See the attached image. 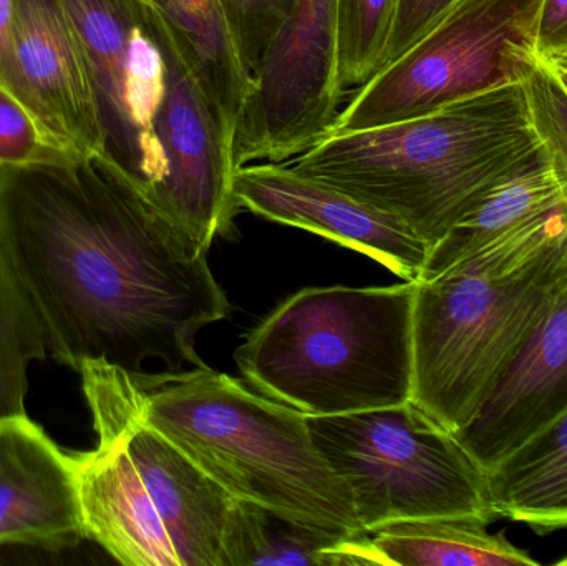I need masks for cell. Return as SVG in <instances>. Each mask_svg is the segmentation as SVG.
<instances>
[{
	"label": "cell",
	"mask_w": 567,
	"mask_h": 566,
	"mask_svg": "<svg viewBox=\"0 0 567 566\" xmlns=\"http://www.w3.org/2000/svg\"><path fill=\"white\" fill-rule=\"evenodd\" d=\"M0 233L53 361L205 368L198 332L231 311L208 251L102 156L0 166Z\"/></svg>",
	"instance_id": "6da1fadb"
},
{
	"label": "cell",
	"mask_w": 567,
	"mask_h": 566,
	"mask_svg": "<svg viewBox=\"0 0 567 566\" xmlns=\"http://www.w3.org/2000/svg\"><path fill=\"white\" fill-rule=\"evenodd\" d=\"M538 143L525 83H515L416 119L326 133L287 163L395 216L432 249Z\"/></svg>",
	"instance_id": "7a4b0ae2"
},
{
	"label": "cell",
	"mask_w": 567,
	"mask_h": 566,
	"mask_svg": "<svg viewBox=\"0 0 567 566\" xmlns=\"http://www.w3.org/2000/svg\"><path fill=\"white\" fill-rule=\"evenodd\" d=\"M567 289V203L512 238L416 281L412 402L456 434Z\"/></svg>",
	"instance_id": "3957f363"
},
{
	"label": "cell",
	"mask_w": 567,
	"mask_h": 566,
	"mask_svg": "<svg viewBox=\"0 0 567 566\" xmlns=\"http://www.w3.org/2000/svg\"><path fill=\"white\" fill-rule=\"evenodd\" d=\"M132 375L145 421L235 501L320 534H363L352 492L313 442L309 415L208 366Z\"/></svg>",
	"instance_id": "277c9868"
},
{
	"label": "cell",
	"mask_w": 567,
	"mask_h": 566,
	"mask_svg": "<svg viewBox=\"0 0 567 566\" xmlns=\"http://www.w3.org/2000/svg\"><path fill=\"white\" fill-rule=\"evenodd\" d=\"M415 289H300L246 336L236 364L259 394L309 418L405 404Z\"/></svg>",
	"instance_id": "5b68a950"
},
{
	"label": "cell",
	"mask_w": 567,
	"mask_h": 566,
	"mask_svg": "<svg viewBox=\"0 0 567 566\" xmlns=\"http://www.w3.org/2000/svg\"><path fill=\"white\" fill-rule=\"evenodd\" d=\"M310 434L352 492L363 534L419 518H498L488 474L415 402L309 418Z\"/></svg>",
	"instance_id": "8992f818"
},
{
	"label": "cell",
	"mask_w": 567,
	"mask_h": 566,
	"mask_svg": "<svg viewBox=\"0 0 567 566\" xmlns=\"http://www.w3.org/2000/svg\"><path fill=\"white\" fill-rule=\"evenodd\" d=\"M543 0H460L402 56L355 90L327 133L416 119L503 86L525 83L536 52Z\"/></svg>",
	"instance_id": "52a82bcc"
},
{
	"label": "cell",
	"mask_w": 567,
	"mask_h": 566,
	"mask_svg": "<svg viewBox=\"0 0 567 566\" xmlns=\"http://www.w3.org/2000/svg\"><path fill=\"white\" fill-rule=\"evenodd\" d=\"M82 47L99 120L100 156L159 209L168 27L146 0H60Z\"/></svg>",
	"instance_id": "ba28073f"
},
{
	"label": "cell",
	"mask_w": 567,
	"mask_h": 566,
	"mask_svg": "<svg viewBox=\"0 0 567 566\" xmlns=\"http://www.w3.org/2000/svg\"><path fill=\"white\" fill-rule=\"evenodd\" d=\"M337 79V0H296L252 76L233 133L235 169L289 162L319 142L342 102Z\"/></svg>",
	"instance_id": "9c48e42d"
},
{
	"label": "cell",
	"mask_w": 567,
	"mask_h": 566,
	"mask_svg": "<svg viewBox=\"0 0 567 566\" xmlns=\"http://www.w3.org/2000/svg\"><path fill=\"white\" fill-rule=\"evenodd\" d=\"M233 196L239 209L332 239L369 256L403 281L422 278L430 248L405 223L297 172L290 163L238 166Z\"/></svg>",
	"instance_id": "30bf717a"
},
{
	"label": "cell",
	"mask_w": 567,
	"mask_h": 566,
	"mask_svg": "<svg viewBox=\"0 0 567 566\" xmlns=\"http://www.w3.org/2000/svg\"><path fill=\"white\" fill-rule=\"evenodd\" d=\"M10 92L73 155H100L85 59L60 0H17Z\"/></svg>",
	"instance_id": "8fae6325"
},
{
	"label": "cell",
	"mask_w": 567,
	"mask_h": 566,
	"mask_svg": "<svg viewBox=\"0 0 567 566\" xmlns=\"http://www.w3.org/2000/svg\"><path fill=\"white\" fill-rule=\"evenodd\" d=\"M567 414V289L456 438L488 474Z\"/></svg>",
	"instance_id": "7c38bea8"
},
{
	"label": "cell",
	"mask_w": 567,
	"mask_h": 566,
	"mask_svg": "<svg viewBox=\"0 0 567 566\" xmlns=\"http://www.w3.org/2000/svg\"><path fill=\"white\" fill-rule=\"evenodd\" d=\"M83 538L72 454L27 414L0 421V547L59 550Z\"/></svg>",
	"instance_id": "4fadbf2b"
},
{
	"label": "cell",
	"mask_w": 567,
	"mask_h": 566,
	"mask_svg": "<svg viewBox=\"0 0 567 566\" xmlns=\"http://www.w3.org/2000/svg\"><path fill=\"white\" fill-rule=\"evenodd\" d=\"M565 205L561 183L539 142L430 249L420 281L435 278L463 259L512 238Z\"/></svg>",
	"instance_id": "5bb4252c"
},
{
	"label": "cell",
	"mask_w": 567,
	"mask_h": 566,
	"mask_svg": "<svg viewBox=\"0 0 567 566\" xmlns=\"http://www.w3.org/2000/svg\"><path fill=\"white\" fill-rule=\"evenodd\" d=\"M168 27L176 47L233 142L236 122L252 89L218 0H146Z\"/></svg>",
	"instance_id": "9a60e30c"
},
{
	"label": "cell",
	"mask_w": 567,
	"mask_h": 566,
	"mask_svg": "<svg viewBox=\"0 0 567 566\" xmlns=\"http://www.w3.org/2000/svg\"><path fill=\"white\" fill-rule=\"evenodd\" d=\"M373 565L382 566H538L505 535L489 534L470 518H419L367 532Z\"/></svg>",
	"instance_id": "2e32d148"
},
{
	"label": "cell",
	"mask_w": 567,
	"mask_h": 566,
	"mask_svg": "<svg viewBox=\"0 0 567 566\" xmlns=\"http://www.w3.org/2000/svg\"><path fill=\"white\" fill-rule=\"evenodd\" d=\"M488 488L498 518L567 528V414L488 472Z\"/></svg>",
	"instance_id": "e0dca14e"
},
{
	"label": "cell",
	"mask_w": 567,
	"mask_h": 566,
	"mask_svg": "<svg viewBox=\"0 0 567 566\" xmlns=\"http://www.w3.org/2000/svg\"><path fill=\"white\" fill-rule=\"evenodd\" d=\"M349 537L299 527L259 505L235 501L225 538V566H343Z\"/></svg>",
	"instance_id": "ac0fdd59"
},
{
	"label": "cell",
	"mask_w": 567,
	"mask_h": 566,
	"mask_svg": "<svg viewBox=\"0 0 567 566\" xmlns=\"http://www.w3.org/2000/svg\"><path fill=\"white\" fill-rule=\"evenodd\" d=\"M45 358L42 329L0 233V421L27 414L29 369Z\"/></svg>",
	"instance_id": "d6986e66"
},
{
	"label": "cell",
	"mask_w": 567,
	"mask_h": 566,
	"mask_svg": "<svg viewBox=\"0 0 567 566\" xmlns=\"http://www.w3.org/2000/svg\"><path fill=\"white\" fill-rule=\"evenodd\" d=\"M399 0H337V79L359 90L385 66Z\"/></svg>",
	"instance_id": "ffe728a7"
},
{
	"label": "cell",
	"mask_w": 567,
	"mask_h": 566,
	"mask_svg": "<svg viewBox=\"0 0 567 566\" xmlns=\"http://www.w3.org/2000/svg\"><path fill=\"white\" fill-rule=\"evenodd\" d=\"M245 69L255 76L281 33L296 0H218Z\"/></svg>",
	"instance_id": "44dd1931"
},
{
	"label": "cell",
	"mask_w": 567,
	"mask_h": 566,
	"mask_svg": "<svg viewBox=\"0 0 567 566\" xmlns=\"http://www.w3.org/2000/svg\"><path fill=\"white\" fill-rule=\"evenodd\" d=\"M529 113L567 203V92L551 66L539 60L525 80Z\"/></svg>",
	"instance_id": "7402d4cb"
},
{
	"label": "cell",
	"mask_w": 567,
	"mask_h": 566,
	"mask_svg": "<svg viewBox=\"0 0 567 566\" xmlns=\"http://www.w3.org/2000/svg\"><path fill=\"white\" fill-rule=\"evenodd\" d=\"M76 156L63 148L10 90L0 85V166L65 162Z\"/></svg>",
	"instance_id": "603a6c76"
},
{
	"label": "cell",
	"mask_w": 567,
	"mask_h": 566,
	"mask_svg": "<svg viewBox=\"0 0 567 566\" xmlns=\"http://www.w3.org/2000/svg\"><path fill=\"white\" fill-rule=\"evenodd\" d=\"M458 2L460 0H399L385 65L402 56L410 47L435 29Z\"/></svg>",
	"instance_id": "cb8c5ba5"
},
{
	"label": "cell",
	"mask_w": 567,
	"mask_h": 566,
	"mask_svg": "<svg viewBox=\"0 0 567 566\" xmlns=\"http://www.w3.org/2000/svg\"><path fill=\"white\" fill-rule=\"evenodd\" d=\"M536 52L545 62L567 56V0H543Z\"/></svg>",
	"instance_id": "d4e9b609"
},
{
	"label": "cell",
	"mask_w": 567,
	"mask_h": 566,
	"mask_svg": "<svg viewBox=\"0 0 567 566\" xmlns=\"http://www.w3.org/2000/svg\"><path fill=\"white\" fill-rule=\"evenodd\" d=\"M17 0H0V85H12L13 23Z\"/></svg>",
	"instance_id": "484cf974"
},
{
	"label": "cell",
	"mask_w": 567,
	"mask_h": 566,
	"mask_svg": "<svg viewBox=\"0 0 567 566\" xmlns=\"http://www.w3.org/2000/svg\"><path fill=\"white\" fill-rule=\"evenodd\" d=\"M546 63L551 66L553 72L558 76L559 82H561V85L565 86L567 92V56H561V59H555Z\"/></svg>",
	"instance_id": "4316f807"
},
{
	"label": "cell",
	"mask_w": 567,
	"mask_h": 566,
	"mask_svg": "<svg viewBox=\"0 0 567 566\" xmlns=\"http://www.w3.org/2000/svg\"><path fill=\"white\" fill-rule=\"evenodd\" d=\"M558 565L567 566V557L563 558V560H559Z\"/></svg>",
	"instance_id": "83f0119b"
}]
</instances>
